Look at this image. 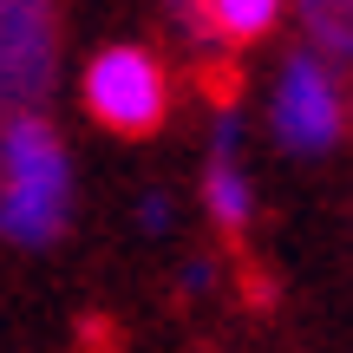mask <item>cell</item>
<instances>
[{
	"mask_svg": "<svg viewBox=\"0 0 353 353\" xmlns=\"http://www.w3.org/2000/svg\"><path fill=\"white\" fill-rule=\"evenodd\" d=\"M72 210V170L46 118L13 112L0 125V236L46 249Z\"/></svg>",
	"mask_w": 353,
	"mask_h": 353,
	"instance_id": "6da1fadb",
	"label": "cell"
},
{
	"mask_svg": "<svg viewBox=\"0 0 353 353\" xmlns=\"http://www.w3.org/2000/svg\"><path fill=\"white\" fill-rule=\"evenodd\" d=\"M85 105L105 131L118 138H151L164 125V105H170V85H164V65L138 46H112L92 59L85 72Z\"/></svg>",
	"mask_w": 353,
	"mask_h": 353,
	"instance_id": "7a4b0ae2",
	"label": "cell"
},
{
	"mask_svg": "<svg viewBox=\"0 0 353 353\" xmlns=\"http://www.w3.org/2000/svg\"><path fill=\"white\" fill-rule=\"evenodd\" d=\"M347 118H353V105L334 79V59H321L314 46L294 52L275 79V138L288 151H327L347 131Z\"/></svg>",
	"mask_w": 353,
	"mask_h": 353,
	"instance_id": "3957f363",
	"label": "cell"
},
{
	"mask_svg": "<svg viewBox=\"0 0 353 353\" xmlns=\"http://www.w3.org/2000/svg\"><path fill=\"white\" fill-rule=\"evenodd\" d=\"M52 59H59L52 0H0V118L46 105Z\"/></svg>",
	"mask_w": 353,
	"mask_h": 353,
	"instance_id": "277c9868",
	"label": "cell"
},
{
	"mask_svg": "<svg viewBox=\"0 0 353 353\" xmlns=\"http://www.w3.org/2000/svg\"><path fill=\"white\" fill-rule=\"evenodd\" d=\"M281 0H196V20H190V33L196 39H229V46H249V39H262L268 26H275Z\"/></svg>",
	"mask_w": 353,
	"mask_h": 353,
	"instance_id": "5b68a950",
	"label": "cell"
},
{
	"mask_svg": "<svg viewBox=\"0 0 353 353\" xmlns=\"http://www.w3.org/2000/svg\"><path fill=\"white\" fill-rule=\"evenodd\" d=\"M301 33L321 59L334 65H353V0H301Z\"/></svg>",
	"mask_w": 353,
	"mask_h": 353,
	"instance_id": "8992f818",
	"label": "cell"
},
{
	"mask_svg": "<svg viewBox=\"0 0 353 353\" xmlns=\"http://www.w3.org/2000/svg\"><path fill=\"white\" fill-rule=\"evenodd\" d=\"M203 196H210V216H216L223 229H242V223H249V210H255L249 183H242V170L229 164V157H216V170H210V183H203Z\"/></svg>",
	"mask_w": 353,
	"mask_h": 353,
	"instance_id": "52a82bcc",
	"label": "cell"
}]
</instances>
